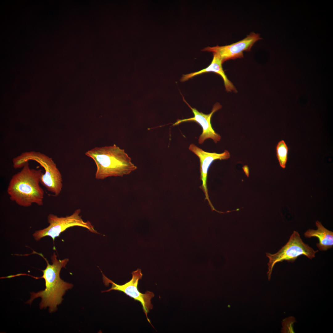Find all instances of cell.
Listing matches in <instances>:
<instances>
[{
  "instance_id": "cell-1",
  "label": "cell",
  "mask_w": 333,
  "mask_h": 333,
  "mask_svg": "<svg viewBox=\"0 0 333 333\" xmlns=\"http://www.w3.org/2000/svg\"><path fill=\"white\" fill-rule=\"evenodd\" d=\"M35 253L42 257L46 261L47 266L44 270H41L43 275L40 277H35L30 276L35 279L43 278L45 281V289L37 292L30 293V299L25 303L31 305L35 298H40L41 300L39 304L40 309L49 307V312H55L57 306L63 300V297L66 291L71 289L73 285L66 282L60 277V273L62 268H65L69 261L68 258L58 260L55 253L51 257L52 264H49L47 259L41 253Z\"/></svg>"
},
{
  "instance_id": "cell-2",
  "label": "cell",
  "mask_w": 333,
  "mask_h": 333,
  "mask_svg": "<svg viewBox=\"0 0 333 333\" xmlns=\"http://www.w3.org/2000/svg\"><path fill=\"white\" fill-rule=\"evenodd\" d=\"M43 173L41 169L30 168L27 162L9 182L7 192L10 200L25 207L33 204L43 205L44 191L40 183Z\"/></svg>"
},
{
  "instance_id": "cell-3",
  "label": "cell",
  "mask_w": 333,
  "mask_h": 333,
  "mask_svg": "<svg viewBox=\"0 0 333 333\" xmlns=\"http://www.w3.org/2000/svg\"><path fill=\"white\" fill-rule=\"evenodd\" d=\"M85 154L96 165L95 177L97 179L112 176L122 177L137 168L124 150L115 144L94 147L88 150Z\"/></svg>"
},
{
  "instance_id": "cell-4",
  "label": "cell",
  "mask_w": 333,
  "mask_h": 333,
  "mask_svg": "<svg viewBox=\"0 0 333 333\" xmlns=\"http://www.w3.org/2000/svg\"><path fill=\"white\" fill-rule=\"evenodd\" d=\"M30 160L36 161L44 169L45 172L42 177L41 183L55 196L59 195L63 187L62 176L52 158L39 152H23L13 158V166L15 169L22 168Z\"/></svg>"
},
{
  "instance_id": "cell-5",
  "label": "cell",
  "mask_w": 333,
  "mask_h": 333,
  "mask_svg": "<svg viewBox=\"0 0 333 333\" xmlns=\"http://www.w3.org/2000/svg\"><path fill=\"white\" fill-rule=\"evenodd\" d=\"M318 251V250L314 251L308 245L305 244L298 232L294 231L287 242L278 252L273 254L266 253L269 259L268 263L269 271L267 273L269 279H270L273 267L276 263L284 261L293 262L299 256L302 255L311 259L315 257V254Z\"/></svg>"
},
{
  "instance_id": "cell-6",
  "label": "cell",
  "mask_w": 333,
  "mask_h": 333,
  "mask_svg": "<svg viewBox=\"0 0 333 333\" xmlns=\"http://www.w3.org/2000/svg\"><path fill=\"white\" fill-rule=\"evenodd\" d=\"M80 209H77L71 215L66 217H59L53 214L47 216L49 225L43 229L36 231L33 236L36 241L42 238L49 236L53 241L60 234L70 227L78 226L85 228L90 232L97 233L93 226L89 221H84L80 215Z\"/></svg>"
},
{
  "instance_id": "cell-7",
  "label": "cell",
  "mask_w": 333,
  "mask_h": 333,
  "mask_svg": "<svg viewBox=\"0 0 333 333\" xmlns=\"http://www.w3.org/2000/svg\"><path fill=\"white\" fill-rule=\"evenodd\" d=\"M131 273L132 275V279L128 282L122 285L115 283L102 274L103 282L105 285H109V284L112 285L110 288L102 292H108L112 290L122 292L135 300L139 302L142 306L143 312L148 321L151 323L148 317V314L153 309V306L151 300L154 297V294L153 292L149 291H147L144 294L142 293L139 291L138 287V281L142 278V276L140 269H138Z\"/></svg>"
},
{
  "instance_id": "cell-8",
  "label": "cell",
  "mask_w": 333,
  "mask_h": 333,
  "mask_svg": "<svg viewBox=\"0 0 333 333\" xmlns=\"http://www.w3.org/2000/svg\"><path fill=\"white\" fill-rule=\"evenodd\" d=\"M261 39L262 38L259 34L252 32L245 39L235 43L224 46L208 47L204 48L202 51L216 54L223 63L227 60L243 57V51H250L254 44Z\"/></svg>"
},
{
  "instance_id": "cell-9",
  "label": "cell",
  "mask_w": 333,
  "mask_h": 333,
  "mask_svg": "<svg viewBox=\"0 0 333 333\" xmlns=\"http://www.w3.org/2000/svg\"><path fill=\"white\" fill-rule=\"evenodd\" d=\"M183 101L191 109L194 117L188 118L178 119L173 124L174 125H178L183 122L193 121L199 124L203 129V132L199 139V143H203L206 139L211 138L216 143L221 139L220 135L216 133L212 128L211 123V119L213 114L222 108V106L219 103H216L213 106L211 112L209 114H205L199 112L195 108H192L183 98Z\"/></svg>"
},
{
  "instance_id": "cell-10",
  "label": "cell",
  "mask_w": 333,
  "mask_h": 333,
  "mask_svg": "<svg viewBox=\"0 0 333 333\" xmlns=\"http://www.w3.org/2000/svg\"><path fill=\"white\" fill-rule=\"evenodd\" d=\"M189 149L198 156L199 159L200 179L202 182L200 188L203 191L205 196V199L208 200L212 210H214L217 212V211L215 209L211 203L208 195L207 185L208 171L209 166L213 161L217 159H228L230 157V153L227 150H225L224 152L220 154L207 152L197 146L194 144L190 145Z\"/></svg>"
},
{
  "instance_id": "cell-11",
  "label": "cell",
  "mask_w": 333,
  "mask_h": 333,
  "mask_svg": "<svg viewBox=\"0 0 333 333\" xmlns=\"http://www.w3.org/2000/svg\"><path fill=\"white\" fill-rule=\"evenodd\" d=\"M213 59L210 64L207 68L201 70L185 75H183L180 81L184 82L197 75L208 72H213L220 75L222 78L226 91L228 92H236L237 90L232 83L227 77L224 71L223 63L220 57L216 53H213Z\"/></svg>"
},
{
  "instance_id": "cell-12",
  "label": "cell",
  "mask_w": 333,
  "mask_h": 333,
  "mask_svg": "<svg viewBox=\"0 0 333 333\" xmlns=\"http://www.w3.org/2000/svg\"><path fill=\"white\" fill-rule=\"evenodd\" d=\"M317 230L309 229L304 233L306 238L316 237L319 240L316 246L321 251H326L333 247V232L325 228L319 221L315 222Z\"/></svg>"
},
{
  "instance_id": "cell-13",
  "label": "cell",
  "mask_w": 333,
  "mask_h": 333,
  "mask_svg": "<svg viewBox=\"0 0 333 333\" xmlns=\"http://www.w3.org/2000/svg\"><path fill=\"white\" fill-rule=\"evenodd\" d=\"M276 150L277 157L280 165L282 168L285 169L288 160L289 149L284 140H282L278 142Z\"/></svg>"
}]
</instances>
